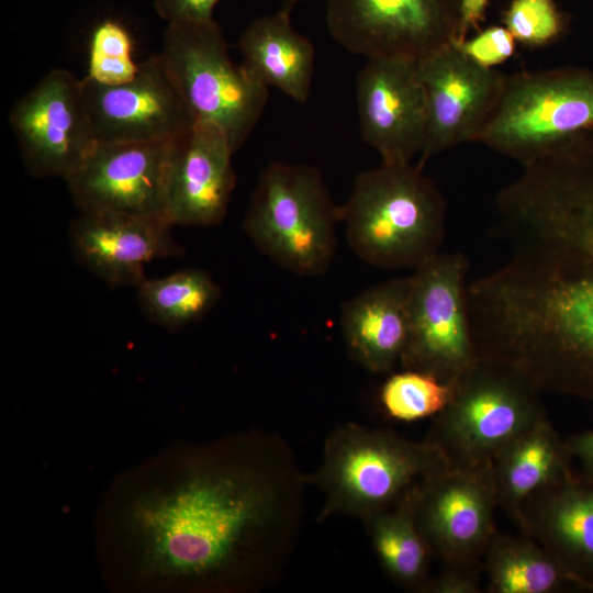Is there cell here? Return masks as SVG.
Masks as SVG:
<instances>
[{
	"label": "cell",
	"instance_id": "obj_5",
	"mask_svg": "<svg viewBox=\"0 0 593 593\" xmlns=\"http://www.w3.org/2000/svg\"><path fill=\"white\" fill-rule=\"evenodd\" d=\"M338 222V206L320 170L275 161L259 175L243 230L276 265L312 277L324 273L334 260Z\"/></svg>",
	"mask_w": 593,
	"mask_h": 593
},
{
	"label": "cell",
	"instance_id": "obj_11",
	"mask_svg": "<svg viewBox=\"0 0 593 593\" xmlns=\"http://www.w3.org/2000/svg\"><path fill=\"white\" fill-rule=\"evenodd\" d=\"M416 525L433 557L475 564L495 535L497 495L492 465L448 468L412 491Z\"/></svg>",
	"mask_w": 593,
	"mask_h": 593
},
{
	"label": "cell",
	"instance_id": "obj_21",
	"mask_svg": "<svg viewBox=\"0 0 593 593\" xmlns=\"http://www.w3.org/2000/svg\"><path fill=\"white\" fill-rule=\"evenodd\" d=\"M243 65L260 83L278 89L298 103L311 93L315 48L299 33L290 14L279 10L251 21L238 38Z\"/></svg>",
	"mask_w": 593,
	"mask_h": 593
},
{
	"label": "cell",
	"instance_id": "obj_12",
	"mask_svg": "<svg viewBox=\"0 0 593 593\" xmlns=\"http://www.w3.org/2000/svg\"><path fill=\"white\" fill-rule=\"evenodd\" d=\"M11 127L23 163L34 177L64 180L96 145L82 82L54 68L13 104Z\"/></svg>",
	"mask_w": 593,
	"mask_h": 593
},
{
	"label": "cell",
	"instance_id": "obj_10",
	"mask_svg": "<svg viewBox=\"0 0 593 593\" xmlns=\"http://www.w3.org/2000/svg\"><path fill=\"white\" fill-rule=\"evenodd\" d=\"M326 25L353 54L416 63L461 42V0H327Z\"/></svg>",
	"mask_w": 593,
	"mask_h": 593
},
{
	"label": "cell",
	"instance_id": "obj_6",
	"mask_svg": "<svg viewBox=\"0 0 593 593\" xmlns=\"http://www.w3.org/2000/svg\"><path fill=\"white\" fill-rule=\"evenodd\" d=\"M593 131V70L566 66L506 75L475 143L528 166Z\"/></svg>",
	"mask_w": 593,
	"mask_h": 593
},
{
	"label": "cell",
	"instance_id": "obj_16",
	"mask_svg": "<svg viewBox=\"0 0 593 593\" xmlns=\"http://www.w3.org/2000/svg\"><path fill=\"white\" fill-rule=\"evenodd\" d=\"M367 60L355 83L361 137L381 163H411L421 154L426 133L425 96L416 63Z\"/></svg>",
	"mask_w": 593,
	"mask_h": 593
},
{
	"label": "cell",
	"instance_id": "obj_2",
	"mask_svg": "<svg viewBox=\"0 0 593 593\" xmlns=\"http://www.w3.org/2000/svg\"><path fill=\"white\" fill-rule=\"evenodd\" d=\"M494 205L510 257L467 286L479 359L593 402V131L525 166Z\"/></svg>",
	"mask_w": 593,
	"mask_h": 593
},
{
	"label": "cell",
	"instance_id": "obj_28",
	"mask_svg": "<svg viewBox=\"0 0 593 593\" xmlns=\"http://www.w3.org/2000/svg\"><path fill=\"white\" fill-rule=\"evenodd\" d=\"M502 23L517 43L533 48L556 42L566 27L555 0H512L502 14Z\"/></svg>",
	"mask_w": 593,
	"mask_h": 593
},
{
	"label": "cell",
	"instance_id": "obj_13",
	"mask_svg": "<svg viewBox=\"0 0 593 593\" xmlns=\"http://www.w3.org/2000/svg\"><path fill=\"white\" fill-rule=\"evenodd\" d=\"M426 104V133L417 164L475 139L495 110L506 75L470 58L458 44L416 61Z\"/></svg>",
	"mask_w": 593,
	"mask_h": 593
},
{
	"label": "cell",
	"instance_id": "obj_8",
	"mask_svg": "<svg viewBox=\"0 0 593 593\" xmlns=\"http://www.w3.org/2000/svg\"><path fill=\"white\" fill-rule=\"evenodd\" d=\"M546 418L539 392L502 366L479 359L456 383L426 436L452 468L492 465L512 439Z\"/></svg>",
	"mask_w": 593,
	"mask_h": 593
},
{
	"label": "cell",
	"instance_id": "obj_34",
	"mask_svg": "<svg viewBox=\"0 0 593 593\" xmlns=\"http://www.w3.org/2000/svg\"><path fill=\"white\" fill-rule=\"evenodd\" d=\"M304 0H282L280 10L291 14L292 10Z\"/></svg>",
	"mask_w": 593,
	"mask_h": 593
},
{
	"label": "cell",
	"instance_id": "obj_33",
	"mask_svg": "<svg viewBox=\"0 0 593 593\" xmlns=\"http://www.w3.org/2000/svg\"><path fill=\"white\" fill-rule=\"evenodd\" d=\"M566 446L582 462L589 475L593 477V433H585L572 438Z\"/></svg>",
	"mask_w": 593,
	"mask_h": 593
},
{
	"label": "cell",
	"instance_id": "obj_19",
	"mask_svg": "<svg viewBox=\"0 0 593 593\" xmlns=\"http://www.w3.org/2000/svg\"><path fill=\"white\" fill-rule=\"evenodd\" d=\"M519 528L573 582L593 586V488L570 478L537 492L523 506Z\"/></svg>",
	"mask_w": 593,
	"mask_h": 593
},
{
	"label": "cell",
	"instance_id": "obj_20",
	"mask_svg": "<svg viewBox=\"0 0 593 593\" xmlns=\"http://www.w3.org/2000/svg\"><path fill=\"white\" fill-rule=\"evenodd\" d=\"M411 277L395 278L348 300L340 328L353 359L373 373L392 372L409 336Z\"/></svg>",
	"mask_w": 593,
	"mask_h": 593
},
{
	"label": "cell",
	"instance_id": "obj_22",
	"mask_svg": "<svg viewBox=\"0 0 593 593\" xmlns=\"http://www.w3.org/2000/svg\"><path fill=\"white\" fill-rule=\"evenodd\" d=\"M566 446L546 418L521 433L495 456L492 468L497 504L521 527L525 502L571 477Z\"/></svg>",
	"mask_w": 593,
	"mask_h": 593
},
{
	"label": "cell",
	"instance_id": "obj_18",
	"mask_svg": "<svg viewBox=\"0 0 593 593\" xmlns=\"http://www.w3.org/2000/svg\"><path fill=\"white\" fill-rule=\"evenodd\" d=\"M234 153L226 134L210 123H194L176 139L166 202L174 226L209 227L225 219L236 184Z\"/></svg>",
	"mask_w": 593,
	"mask_h": 593
},
{
	"label": "cell",
	"instance_id": "obj_7",
	"mask_svg": "<svg viewBox=\"0 0 593 593\" xmlns=\"http://www.w3.org/2000/svg\"><path fill=\"white\" fill-rule=\"evenodd\" d=\"M194 123H210L228 137L235 152L258 121L269 89L232 60L219 24H167L159 53Z\"/></svg>",
	"mask_w": 593,
	"mask_h": 593
},
{
	"label": "cell",
	"instance_id": "obj_14",
	"mask_svg": "<svg viewBox=\"0 0 593 593\" xmlns=\"http://www.w3.org/2000/svg\"><path fill=\"white\" fill-rule=\"evenodd\" d=\"M177 138L96 143L65 179L74 203L80 211L167 219V190Z\"/></svg>",
	"mask_w": 593,
	"mask_h": 593
},
{
	"label": "cell",
	"instance_id": "obj_23",
	"mask_svg": "<svg viewBox=\"0 0 593 593\" xmlns=\"http://www.w3.org/2000/svg\"><path fill=\"white\" fill-rule=\"evenodd\" d=\"M412 491L362 523L387 575L404 589L423 593L433 556L416 525Z\"/></svg>",
	"mask_w": 593,
	"mask_h": 593
},
{
	"label": "cell",
	"instance_id": "obj_29",
	"mask_svg": "<svg viewBox=\"0 0 593 593\" xmlns=\"http://www.w3.org/2000/svg\"><path fill=\"white\" fill-rule=\"evenodd\" d=\"M516 40L504 25L489 26L458 45L474 61L495 68L510 59L516 49Z\"/></svg>",
	"mask_w": 593,
	"mask_h": 593
},
{
	"label": "cell",
	"instance_id": "obj_30",
	"mask_svg": "<svg viewBox=\"0 0 593 593\" xmlns=\"http://www.w3.org/2000/svg\"><path fill=\"white\" fill-rule=\"evenodd\" d=\"M481 570L480 563L447 564L437 577L429 579L423 593H478Z\"/></svg>",
	"mask_w": 593,
	"mask_h": 593
},
{
	"label": "cell",
	"instance_id": "obj_3",
	"mask_svg": "<svg viewBox=\"0 0 593 593\" xmlns=\"http://www.w3.org/2000/svg\"><path fill=\"white\" fill-rule=\"evenodd\" d=\"M446 210L422 167L381 163L357 175L338 216L349 247L365 262L415 269L439 253Z\"/></svg>",
	"mask_w": 593,
	"mask_h": 593
},
{
	"label": "cell",
	"instance_id": "obj_17",
	"mask_svg": "<svg viewBox=\"0 0 593 593\" xmlns=\"http://www.w3.org/2000/svg\"><path fill=\"white\" fill-rule=\"evenodd\" d=\"M174 225L161 216L112 211H80L69 227L76 258L111 287L137 288L145 266L158 258L180 257Z\"/></svg>",
	"mask_w": 593,
	"mask_h": 593
},
{
	"label": "cell",
	"instance_id": "obj_9",
	"mask_svg": "<svg viewBox=\"0 0 593 593\" xmlns=\"http://www.w3.org/2000/svg\"><path fill=\"white\" fill-rule=\"evenodd\" d=\"M462 254H436L414 269L409 336L400 366L456 383L479 361L472 340Z\"/></svg>",
	"mask_w": 593,
	"mask_h": 593
},
{
	"label": "cell",
	"instance_id": "obj_31",
	"mask_svg": "<svg viewBox=\"0 0 593 593\" xmlns=\"http://www.w3.org/2000/svg\"><path fill=\"white\" fill-rule=\"evenodd\" d=\"M219 0H154V8L167 24L203 23L214 20Z\"/></svg>",
	"mask_w": 593,
	"mask_h": 593
},
{
	"label": "cell",
	"instance_id": "obj_32",
	"mask_svg": "<svg viewBox=\"0 0 593 593\" xmlns=\"http://www.w3.org/2000/svg\"><path fill=\"white\" fill-rule=\"evenodd\" d=\"M488 2L489 0H461V42L467 38L469 31L477 29L483 20Z\"/></svg>",
	"mask_w": 593,
	"mask_h": 593
},
{
	"label": "cell",
	"instance_id": "obj_26",
	"mask_svg": "<svg viewBox=\"0 0 593 593\" xmlns=\"http://www.w3.org/2000/svg\"><path fill=\"white\" fill-rule=\"evenodd\" d=\"M455 383L410 369L392 372L380 390V402L392 418L414 422L436 416L449 403Z\"/></svg>",
	"mask_w": 593,
	"mask_h": 593
},
{
	"label": "cell",
	"instance_id": "obj_27",
	"mask_svg": "<svg viewBox=\"0 0 593 593\" xmlns=\"http://www.w3.org/2000/svg\"><path fill=\"white\" fill-rule=\"evenodd\" d=\"M89 47V70L86 77L101 83L115 85L135 75L138 64L132 58V40L119 21H101L91 33Z\"/></svg>",
	"mask_w": 593,
	"mask_h": 593
},
{
	"label": "cell",
	"instance_id": "obj_1",
	"mask_svg": "<svg viewBox=\"0 0 593 593\" xmlns=\"http://www.w3.org/2000/svg\"><path fill=\"white\" fill-rule=\"evenodd\" d=\"M307 486L269 430L170 446L105 490L94 521L102 577L118 592L270 588L295 550Z\"/></svg>",
	"mask_w": 593,
	"mask_h": 593
},
{
	"label": "cell",
	"instance_id": "obj_25",
	"mask_svg": "<svg viewBox=\"0 0 593 593\" xmlns=\"http://www.w3.org/2000/svg\"><path fill=\"white\" fill-rule=\"evenodd\" d=\"M136 289L145 317L170 332L203 318L222 295L221 287L209 272L193 268L146 278Z\"/></svg>",
	"mask_w": 593,
	"mask_h": 593
},
{
	"label": "cell",
	"instance_id": "obj_4",
	"mask_svg": "<svg viewBox=\"0 0 593 593\" xmlns=\"http://www.w3.org/2000/svg\"><path fill=\"white\" fill-rule=\"evenodd\" d=\"M448 468L444 454L426 439L346 423L328 434L321 463L305 481L324 495L318 522L335 515L363 522Z\"/></svg>",
	"mask_w": 593,
	"mask_h": 593
},
{
	"label": "cell",
	"instance_id": "obj_24",
	"mask_svg": "<svg viewBox=\"0 0 593 593\" xmlns=\"http://www.w3.org/2000/svg\"><path fill=\"white\" fill-rule=\"evenodd\" d=\"M491 593H550L573 582L567 571L529 536L495 533L482 566Z\"/></svg>",
	"mask_w": 593,
	"mask_h": 593
},
{
	"label": "cell",
	"instance_id": "obj_15",
	"mask_svg": "<svg viewBox=\"0 0 593 593\" xmlns=\"http://www.w3.org/2000/svg\"><path fill=\"white\" fill-rule=\"evenodd\" d=\"M81 82L97 143L174 139L194 124L159 54L139 63L124 82L107 85L88 77Z\"/></svg>",
	"mask_w": 593,
	"mask_h": 593
}]
</instances>
